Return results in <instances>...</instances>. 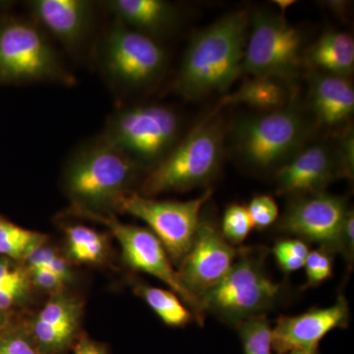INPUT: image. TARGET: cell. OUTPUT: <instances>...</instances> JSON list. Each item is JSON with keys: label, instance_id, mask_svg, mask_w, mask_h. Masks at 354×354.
Wrapping results in <instances>:
<instances>
[{"label": "cell", "instance_id": "cell-1", "mask_svg": "<svg viewBox=\"0 0 354 354\" xmlns=\"http://www.w3.org/2000/svg\"><path fill=\"white\" fill-rule=\"evenodd\" d=\"M249 26V12L234 11L195 35L181 62L177 91L189 100L227 91L243 73Z\"/></svg>", "mask_w": 354, "mask_h": 354}, {"label": "cell", "instance_id": "cell-2", "mask_svg": "<svg viewBox=\"0 0 354 354\" xmlns=\"http://www.w3.org/2000/svg\"><path fill=\"white\" fill-rule=\"evenodd\" d=\"M141 167L100 137L73 153L64 176V186L73 209L106 214L132 192Z\"/></svg>", "mask_w": 354, "mask_h": 354}, {"label": "cell", "instance_id": "cell-3", "mask_svg": "<svg viewBox=\"0 0 354 354\" xmlns=\"http://www.w3.org/2000/svg\"><path fill=\"white\" fill-rule=\"evenodd\" d=\"M223 155V123L216 113H212L151 169L140 194L152 198L207 185L220 171Z\"/></svg>", "mask_w": 354, "mask_h": 354}, {"label": "cell", "instance_id": "cell-4", "mask_svg": "<svg viewBox=\"0 0 354 354\" xmlns=\"http://www.w3.org/2000/svg\"><path fill=\"white\" fill-rule=\"evenodd\" d=\"M311 122L295 106L241 118L232 129V149L249 169L278 171L306 146Z\"/></svg>", "mask_w": 354, "mask_h": 354}, {"label": "cell", "instance_id": "cell-5", "mask_svg": "<svg viewBox=\"0 0 354 354\" xmlns=\"http://www.w3.org/2000/svg\"><path fill=\"white\" fill-rule=\"evenodd\" d=\"M180 120L160 104L121 109L111 116L102 137L141 169H153L178 143Z\"/></svg>", "mask_w": 354, "mask_h": 354}, {"label": "cell", "instance_id": "cell-6", "mask_svg": "<svg viewBox=\"0 0 354 354\" xmlns=\"http://www.w3.org/2000/svg\"><path fill=\"white\" fill-rule=\"evenodd\" d=\"M281 288L268 277L259 256L241 251L230 272L201 298L202 308L235 327L265 315L278 302Z\"/></svg>", "mask_w": 354, "mask_h": 354}, {"label": "cell", "instance_id": "cell-7", "mask_svg": "<svg viewBox=\"0 0 354 354\" xmlns=\"http://www.w3.org/2000/svg\"><path fill=\"white\" fill-rule=\"evenodd\" d=\"M73 84L38 25L18 18L0 21V84Z\"/></svg>", "mask_w": 354, "mask_h": 354}, {"label": "cell", "instance_id": "cell-8", "mask_svg": "<svg viewBox=\"0 0 354 354\" xmlns=\"http://www.w3.org/2000/svg\"><path fill=\"white\" fill-rule=\"evenodd\" d=\"M244 51L243 73L272 77L290 83L304 64V36L285 16L258 10L250 17Z\"/></svg>", "mask_w": 354, "mask_h": 354}, {"label": "cell", "instance_id": "cell-9", "mask_svg": "<svg viewBox=\"0 0 354 354\" xmlns=\"http://www.w3.org/2000/svg\"><path fill=\"white\" fill-rule=\"evenodd\" d=\"M100 62L114 87L130 91L158 81L164 74L167 57L155 39L116 20L102 41Z\"/></svg>", "mask_w": 354, "mask_h": 354}, {"label": "cell", "instance_id": "cell-10", "mask_svg": "<svg viewBox=\"0 0 354 354\" xmlns=\"http://www.w3.org/2000/svg\"><path fill=\"white\" fill-rule=\"evenodd\" d=\"M211 195L209 189L189 201H160L132 191L120 200L116 209L147 223L172 264L179 266L192 247L202 209Z\"/></svg>", "mask_w": 354, "mask_h": 354}, {"label": "cell", "instance_id": "cell-11", "mask_svg": "<svg viewBox=\"0 0 354 354\" xmlns=\"http://www.w3.org/2000/svg\"><path fill=\"white\" fill-rule=\"evenodd\" d=\"M77 215L90 218L106 225L120 244L123 260L135 271L151 274L169 286L183 300L199 325H204L205 314L201 302L186 290L180 283L177 272L162 242L149 228L134 227L121 223L108 214L91 213L73 209Z\"/></svg>", "mask_w": 354, "mask_h": 354}, {"label": "cell", "instance_id": "cell-12", "mask_svg": "<svg viewBox=\"0 0 354 354\" xmlns=\"http://www.w3.org/2000/svg\"><path fill=\"white\" fill-rule=\"evenodd\" d=\"M349 209L344 198L318 193L292 198L278 227L286 234L319 245L332 255L339 252L342 227Z\"/></svg>", "mask_w": 354, "mask_h": 354}, {"label": "cell", "instance_id": "cell-13", "mask_svg": "<svg viewBox=\"0 0 354 354\" xmlns=\"http://www.w3.org/2000/svg\"><path fill=\"white\" fill-rule=\"evenodd\" d=\"M237 256L239 251L225 241L216 221L201 213L194 242L177 274L184 288L201 302L203 295L230 272Z\"/></svg>", "mask_w": 354, "mask_h": 354}, {"label": "cell", "instance_id": "cell-14", "mask_svg": "<svg viewBox=\"0 0 354 354\" xmlns=\"http://www.w3.org/2000/svg\"><path fill=\"white\" fill-rule=\"evenodd\" d=\"M344 177L337 147L317 143L302 150L276 171L279 195L292 198L325 192L337 178Z\"/></svg>", "mask_w": 354, "mask_h": 354}, {"label": "cell", "instance_id": "cell-15", "mask_svg": "<svg viewBox=\"0 0 354 354\" xmlns=\"http://www.w3.org/2000/svg\"><path fill=\"white\" fill-rule=\"evenodd\" d=\"M351 311L348 300L339 295L326 308L309 310L297 316H283L272 328V349L286 354L295 349L317 348L330 332L348 327Z\"/></svg>", "mask_w": 354, "mask_h": 354}, {"label": "cell", "instance_id": "cell-16", "mask_svg": "<svg viewBox=\"0 0 354 354\" xmlns=\"http://www.w3.org/2000/svg\"><path fill=\"white\" fill-rule=\"evenodd\" d=\"M84 304L62 290L53 293L43 308L28 323L39 354H62L81 335Z\"/></svg>", "mask_w": 354, "mask_h": 354}, {"label": "cell", "instance_id": "cell-17", "mask_svg": "<svg viewBox=\"0 0 354 354\" xmlns=\"http://www.w3.org/2000/svg\"><path fill=\"white\" fill-rule=\"evenodd\" d=\"M35 19L70 50L84 43L94 20V4L87 0H34Z\"/></svg>", "mask_w": 354, "mask_h": 354}, {"label": "cell", "instance_id": "cell-18", "mask_svg": "<svg viewBox=\"0 0 354 354\" xmlns=\"http://www.w3.org/2000/svg\"><path fill=\"white\" fill-rule=\"evenodd\" d=\"M310 108L326 127L342 125L353 115L354 88L349 78L313 72L310 79Z\"/></svg>", "mask_w": 354, "mask_h": 354}, {"label": "cell", "instance_id": "cell-19", "mask_svg": "<svg viewBox=\"0 0 354 354\" xmlns=\"http://www.w3.org/2000/svg\"><path fill=\"white\" fill-rule=\"evenodd\" d=\"M104 4L116 20L153 39L171 31L179 21L178 9L164 0H111Z\"/></svg>", "mask_w": 354, "mask_h": 354}, {"label": "cell", "instance_id": "cell-20", "mask_svg": "<svg viewBox=\"0 0 354 354\" xmlns=\"http://www.w3.org/2000/svg\"><path fill=\"white\" fill-rule=\"evenodd\" d=\"M304 58L314 72L349 78L354 70L353 36L344 32H326L310 46Z\"/></svg>", "mask_w": 354, "mask_h": 354}, {"label": "cell", "instance_id": "cell-21", "mask_svg": "<svg viewBox=\"0 0 354 354\" xmlns=\"http://www.w3.org/2000/svg\"><path fill=\"white\" fill-rule=\"evenodd\" d=\"M290 83L272 77H250L234 93L225 95L218 108L230 104H245L259 113L277 111L290 106L292 91Z\"/></svg>", "mask_w": 354, "mask_h": 354}, {"label": "cell", "instance_id": "cell-22", "mask_svg": "<svg viewBox=\"0 0 354 354\" xmlns=\"http://www.w3.org/2000/svg\"><path fill=\"white\" fill-rule=\"evenodd\" d=\"M135 292L143 298L146 304L160 317V320L169 327H184L194 320L192 312L174 291L138 285L135 286Z\"/></svg>", "mask_w": 354, "mask_h": 354}, {"label": "cell", "instance_id": "cell-23", "mask_svg": "<svg viewBox=\"0 0 354 354\" xmlns=\"http://www.w3.org/2000/svg\"><path fill=\"white\" fill-rule=\"evenodd\" d=\"M69 257L77 263L97 264L104 259L106 237L93 228L84 225L65 227Z\"/></svg>", "mask_w": 354, "mask_h": 354}, {"label": "cell", "instance_id": "cell-24", "mask_svg": "<svg viewBox=\"0 0 354 354\" xmlns=\"http://www.w3.org/2000/svg\"><path fill=\"white\" fill-rule=\"evenodd\" d=\"M48 236L18 227L0 218V255L13 261H25L30 254L46 243Z\"/></svg>", "mask_w": 354, "mask_h": 354}, {"label": "cell", "instance_id": "cell-25", "mask_svg": "<svg viewBox=\"0 0 354 354\" xmlns=\"http://www.w3.org/2000/svg\"><path fill=\"white\" fill-rule=\"evenodd\" d=\"M27 268L14 265L8 258L0 259V309H9L24 301L31 290Z\"/></svg>", "mask_w": 354, "mask_h": 354}, {"label": "cell", "instance_id": "cell-26", "mask_svg": "<svg viewBox=\"0 0 354 354\" xmlns=\"http://www.w3.org/2000/svg\"><path fill=\"white\" fill-rule=\"evenodd\" d=\"M236 328L244 354H274L272 328L266 315L247 319Z\"/></svg>", "mask_w": 354, "mask_h": 354}, {"label": "cell", "instance_id": "cell-27", "mask_svg": "<svg viewBox=\"0 0 354 354\" xmlns=\"http://www.w3.org/2000/svg\"><path fill=\"white\" fill-rule=\"evenodd\" d=\"M253 228L247 207L241 204H232L227 207L223 215L221 232L230 245H241Z\"/></svg>", "mask_w": 354, "mask_h": 354}, {"label": "cell", "instance_id": "cell-28", "mask_svg": "<svg viewBox=\"0 0 354 354\" xmlns=\"http://www.w3.org/2000/svg\"><path fill=\"white\" fill-rule=\"evenodd\" d=\"M0 354H39L28 323L0 330Z\"/></svg>", "mask_w": 354, "mask_h": 354}, {"label": "cell", "instance_id": "cell-29", "mask_svg": "<svg viewBox=\"0 0 354 354\" xmlns=\"http://www.w3.org/2000/svg\"><path fill=\"white\" fill-rule=\"evenodd\" d=\"M25 262L27 269L43 268L55 272L66 283L73 279V272L66 258L60 255L55 249L46 246V244L39 246L34 252L30 254Z\"/></svg>", "mask_w": 354, "mask_h": 354}, {"label": "cell", "instance_id": "cell-30", "mask_svg": "<svg viewBox=\"0 0 354 354\" xmlns=\"http://www.w3.org/2000/svg\"><path fill=\"white\" fill-rule=\"evenodd\" d=\"M310 252L308 244L298 239L277 242L272 248L274 258L283 272H292L304 267Z\"/></svg>", "mask_w": 354, "mask_h": 354}, {"label": "cell", "instance_id": "cell-31", "mask_svg": "<svg viewBox=\"0 0 354 354\" xmlns=\"http://www.w3.org/2000/svg\"><path fill=\"white\" fill-rule=\"evenodd\" d=\"M333 265L332 254L322 249L310 251L304 264L306 286H318L329 279L333 274Z\"/></svg>", "mask_w": 354, "mask_h": 354}, {"label": "cell", "instance_id": "cell-32", "mask_svg": "<svg viewBox=\"0 0 354 354\" xmlns=\"http://www.w3.org/2000/svg\"><path fill=\"white\" fill-rule=\"evenodd\" d=\"M249 215L253 227L265 230L279 220V207L274 198L270 195H256L249 203Z\"/></svg>", "mask_w": 354, "mask_h": 354}, {"label": "cell", "instance_id": "cell-33", "mask_svg": "<svg viewBox=\"0 0 354 354\" xmlns=\"http://www.w3.org/2000/svg\"><path fill=\"white\" fill-rule=\"evenodd\" d=\"M27 270L29 272L31 285L50 295L64 290L66 286L64 279L48 270L43 268H31Z\"/></svg>", "mask_w": 354, "mask_h": 354}, {"label": "cell", "instance_id": "cell-34", "mask_svg": "<svg viewBox=\"0 0 354 354\" xmlns=\"http://www.w3.org/2000/svg\"><path fill=\"white\" fill-rule=\"evenodd\" d=\"M337 149L344 177L348 179L353 178L354 169V138L353 131H348L346 134L342 135Z\"/></svg>", "mask_w": 354, "mask_h": 354}, {"label": "cell", "instance_id": "cell-35", "mask_svg": "<svg viewBox=\"0 0 354 354\" xmlns=\"http://www.w3.org/2000/svg\"><path fill=\"white\" fill-rule=\"evenodd\" d=\"M349 265H353L354 259V214L353 209H349L339 241V252Z\"/></svg>", "mask_w": 354, "mask_h": 354}, {"label": "cell", "instance_id": "cell-36", "mask_svg": "<svg viewBox=\"0 0 354 354\" xmlns=\"http://www.w3.org/2000/svg\"><path fill=\"white\" fill-rule=\"evenodd\" d=\"M72 349L73 354H109L108 348L104 344L90 339L86 335H79Z\"/></svg>", "mask_w": 354, "mask_h": 354}, {"label": "cell", "instance_id": "cell-37", "mask_svg": "<svg viewBox=\"0 0 354 354\" xmlns=\"http://www.w3.org/2000/svg\"><path fill=\"white\" fill-rule=\"evenodd\" d=\"M286 354H320L319 353V348H302L295 349V351H290Z\"/></svg>", "mask_w": 354, "mask_h": 354}, {"label": "cell", "instance_id": "cell-38", "mask_svg": "<svg viewBox=\"0 0 354 354\" xmlns=\"http://www.w3.org/2000/svg\"><path fill=\"white\" fill-rule=\"evenodd\" d=\"M9 324V316L8 313L3 310L0 309V330L6 328Z\"/></svg>", "mask_w": 354, "mask_h": 354}, {"label": "cell", "instance_id": "cell-39", "mask_svg": "<svg viewBox=\"0 0 354 354\" xmlns=\"http://www.w3.org/2000/svg\"><path fill=\"white\" fill-rule=\"evenodd\" d=\"M274 3H277V6H278L281 10L285 11L288 7L293 6L295 1H290V0H278V1H274Z\"/></svg>", "mask_w": 354, "mask_h": 354}]
</instances>
